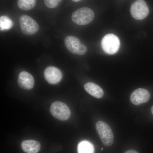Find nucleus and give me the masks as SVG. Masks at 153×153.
I'll use <instances>...</instances> for the list:
<instances>
[{"instance_id": "obj_1", "label": "nucleus", "mask_w": 153, "mask_h": 153, "mask_svg": "<svg viewBox=\"0 0 153 153\" xmlns=\"http://www.w3.org/2000/svg\"><path fill=\"white\" fill-rule=\"evenodd\" d=\"M94 18L93 11L88 7H82L76 10L71 16L73 22L79 25H88L93 21Z\"/></svg>"}, {"instance_id": "obj_2", "label": "nucleus", "mask_w": 153, "mask_h": 153, "mask_svg": "<svg viewBox=\"0 0 153 153\" xmlns=\"http://www.w3.org/2000/svg\"><path fill=\"white\" fill-rule=\"evenodd\" d=\"M96 128L102 143L106 146H110L113 144L114 137L112 130L107 124L99 121L96 124Z\"/></svg>"}, {"instance_id": "obj_3", "label": "nucleus", "mask_w": 153, "mask_h": 153, "mask_svg": "<svg viewBox=\"0 0 153 153\" xmlns=\"http://www.w3.org/2000/svg\"><path fill=\"white\" fill-rule=\"evenodd\" d=\"M101 47L104 52L107 54L113 55L118 51L120 47V41L115 35L107 34L102 40Z\"/></svg>"}, {"instance_id": "obj_4", "label": "nucleus", "mask_w": 153, "mask_h": 153, "mask_svg": "<svg viewBox=\"0 0 153 153\" xmlns=\"http://www.w3.org/2000/svg\"><path fill=\"white\" fill-rule=\"evenodd\" d=\"M64 43L67 49L72 54L82 55L88 52L87 47L81 44L80 40L74 36H67L65 38Z\"/></svg>"}, {"instance_id": "obj_5", "label": "nucleus", "mask_w": 153, "mask_h": 153, "mask_svg": "<svg viewBox=\"0 0 153 153\" xmlns=\"http://www.w3.org/2000/svg\"><path fill=\"white\" fill-rule=\"evenodd\" d=\"M21 29L22 33L27 36H33L38 33L39 25L31 17L23 15L19 18Z\"/></svg>"}, {"instance_id": "obj_6", "label": "nucleus", "mask_w": 153, "mask_h": 153, "mask_svg": "<svg viewBox=\"0 0 153 153\" xmlns=\"http://www.w3.org/2000/svg\"><path fill=\"white\" fill-rule=\"evenodd\" d=\"M51 114L59 120H68L71 116V111L66 105L60 101L53 102L50 108Z\"/></svg>"}, {"instance_id": "obj_7", "label": "nucleus", "mask_w": 153, "mask_h": 153, "mask_svg": "<svg viewBox=\"0 0 153 153\" xmlns=\"http://www.w3.org/2000/svg\"><path fill=\"white\" fill-rule=\"evenodd\" d=\"M131 13L134 19L141 20L145 19L149 13V8L144 0H137L131 7Z\"/></svg>"}, {"instance_id": "obj_8", "label": "nucleus", "mask_w": 153, "mask_h": 153, "mask_svg": "<svg viewBox=\"0 0 153 153\" xmlns=\"http://www.w3.org/2000/svg\"><path fill=\"white\" fill-rule=\"evenodd\" d=\"M44 77L47 82L51 84H56L60 82L63 74L60 69L54 66H49L45 69Z\"/></svg>"}, {"instance_id": "obj_9", "label": "nucleus", "mask_w": 153, "mask_h": 153, "mask_svg": "<svg viewBox=\"0 0 153 153\" xmlns=\"http://www.w3.org/2000/svg\"><path fill=\"white\" fill-rule=\"evenodd\" d=\"M150 94L146 89L139 88L136 89L131 96V101L135 105H139L149 101Z\"/></svg>"}, {"instance_id": "obj_10", "label": "nucleus", "mask_w": 153, "mask_h": 153, "mask_svg": "<svg viewBox=\"0 0 153 153\" xmlns=\"http://www.w3.org/2000/svg\"><path fill=\"white\" fill-rule=\"evenodd\" d=\"M19 86L23 89L30 90L35 84V80L33 75L27 71H23L19 74L18 78Z\"/></svg>"}, {"instance_id": "obj_11", "label": "nucleus", "mask_w": 153, "mask_h": 153, "mask_svg": "<svg viewBox=\"0 0 153 153\" xmlns=\"http://www.w3.org/2000/svg\"><path fill=\"white\" fill-rule=\"evenodd\" d=\"M84 88L87 93L95 98H101L104 95V91L102 88L93 82H87L84 85Z\"/></svg>"}, {"instance_id": "obj_12", "label": "nucleus", "mask_w": 153, "mask_h": 153, "mask_svg": "<svg viewBox=\"0 0 153 153\" xmlns=\"http://www.w3.org/2000/svg\"><path fill=\"white\" fill-rule=\"evenodd\" d=\"M23 150L27 153H38L41 149V144L34 140H27L22 143Z\"/></svg>"}, {"instance_id": "obj_13", "label": "nucleus", "mask_w": 153, "mask_h": 153, "mask_svg": "<svg viewBox=\"0 0 153 153\" xmlns=\"http://www.w3.org/2000/svg\"><path fill=\"white\" fill-rule=\"evenodd\" d=\"M77 152L78 153H94V147L89 142L82 141L78 144Z\"/></svg>"}, {"instance_id": "obj_14", "label": "nucleus", "mask_w": 153, "mask_h": 153, "mask_svg": "<svg viewBox=\"0 0 153 153\" xmlns=\"http://www.w3.org/2000/svg\"><path fill=\"white\" fill-rule=\"evenodd\" d=\"M36 0H18V5L19 8L27 11L33 9L36 4Z\"/></svg>"}, {"instance_id": "obj_15", "label": "nucleus", "mask_w": 153, "mask_h": 153, "mask_svg": "<svg viewBox=\"0 0 153 153\" xmlns=\"http://www.w3.org/2000/svg\"><path fill=\"white\" fill-rule=\"evenodd\" d=\"M13 22L9 17L2 16L0 17L1 30H9L13 26Z\"/></svg>"}, {"instance_id": "obj_16", "label": "nucleus", "mask_w": 153, "mask_h": 153, "mask_svg": "<svg viewBox=\"0 0 153 153\" xmlns=\"http://www.w3.org/2000/svg\"><path fill=\"white\" fill-rule=\"evenodd\" d=\"M62 0H44V4L49 8H54Z\"/></svg>"}, {"instance_id": "obj_17", "label": "nucleus", "mask_w": 153, "mask_h": 153, "mask_svg": "<svg viewBox=\"0 0 153 153\" xmlns=\"http://www.w3.org/2000/svg\"><path fill=\"white\" fill-rule=\"evenodd\" d=\"M124 153H139L136 151L134 150H129L127 151Z\"/></svg>"}, {"instance_id": "obj_18", "label": "nucleus", "mask_w": 153, "mask_h": 153, "mask_svg": "<svg viewBox=\"0 0 153 153\" xmlns=\"http://www.w3.org/2000/svg\"><path fill=\"white\" fill-rule=\"evenodd\" d=\"M73 1L75 2H77L81 0H72Z\"/></svg>"}, {"instance_id": "obj_19", "label": "nucleus", "mask_w": 153, "mask_h": 153, "mask_svg": "<svg viewBox=\"0 0 153 153\" xmlns=\"http://www.w3.org/2000/svg\"><path fill=\"white\" fill-rule=\"evenodd\" d=\"M152 114H153V106L152 107Z\"/></svg>"}, {"instance_id": "obj_20", "label": "nucleus", "mask_w": 153, "mask_h": 153, "mask_svg": "<svg viewBox=\"0 0 153 153\" xmlns=\"http://www.w3.org/2000/svg\"><path fill=\"white\" fill-rule=\"evenodd\" d=\"M101 150L102 151V150H103V148H102Z\"/></svg>"}]
</instances>
